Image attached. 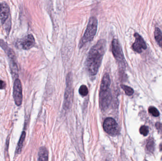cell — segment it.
I'll use <instances>...</instances> for the list:
<instances>
[{
  "instance_id": "1",
  "label": "cell",
  "mask_w": 162,
  "mask_h": 161,
  "mask_svg": "<svg viewBox=\"0 0 162 161\" xmlns=\"http://www.w3.org/2000/svg\"><path fill=\"white\" fill-rule=\"evenodd\" d=\"M106 41L99 40L90 50L85 60V66L90 76H95L98 73L106 50Z\"/></svg>"
},
{
  "instance_id": "8",
  "label": "cell",
  "mask_w": 162,
  "mask_h": 161,
  "mask_svg": "<svg viewBox=\"0 0 162 161\" xmlns=\"http://www.w3.org/2000/svg\"><path fill=\"white\" fill-rule=\"evenodd\" d=\"M134 37L135 41L132 45L133 50L138 53H141L143 49L145 50L147 49V45L143 38L138 33H135Z\"/></svg>"
},
{
  "instance_id": "16",
  "label": "cell",
  "mask_w": 162,
  "mask_h": 161,
  "mask_svg": "<svg viewBox=\"0 0 162 161\" xmlns=\"http://www.w3.org/2000/svg\"><path fill=\"white\" fill-rule=\"evenodd\" d=\"M121 87H122V89L124 91L125 94L127 95L130 96V95H132L134 94V90L130 87L125 85H122Z\"/></svg>"
},
{
  "instance_id": "9",
  "label": "cell",
  "mask_w": 162,
  "mask_h": 161,
  "mask_svg": "<svg viewBox=\"0 0 162 161\" xmlns=\"http://www.w3.org/2000/svg\"><path fill=\"white\" fill-rule=\"evenodd\" d=\"M10 9L8 4L5 3L0 4V20L3 24L8 18Z\"/></svg>"
},
{
  "instance_id": "11",
  "label": "cell",
  "mask_w": 162,
  "mask_h": 161,
  "mask_svg": "<svg viewBox=\"0 0 162 161\" xmlns=\"http://www.w3.org/2000/svg\"><path fill=\"white\" fill-rule=\"evenodd\" d=\"M38 161H48V153L46 147H41L39 149Z\"/></svg>"
},
{
  "instance_id": "5",
  "label": "cell",
  "mask_w": 162,
  "mask_h": 161,
  "mask_svg": "<svg viewBox=\"0 0 162 161\" xmlns=\"http://www.w3.org/2000/svg\"><path fill=\"white\" fill-rule=\"evenodd\" d=\"M112 52L113 56L119 64L124 65L125 60L123 51L120 43L117 39H114L112 42Z\"/></svg>"
},
{
  "instance_id": "17",
  "label": "cell",
  "mask_w": 162,
  "mask_h": 161,
  "mask_svg": "<svg viewBox=\"0 0 162 161\" xmlns=\"http://www.w3.org/2000/svg\"><path fill=\"white\" fill-rule=\"evenodd\" d=\"M79 93L82 97L86 96L88 94V89L87 87L84 85H81L79 89Z\"/></svg>"
},
{
  "instance_id": "12",
  "label": "cell",
  "mask_w": 162,
  "mask_h": 161,
  "mask_svg": "<svg viewBox=\"0 0 162 161\" xmlns=\"http://www.w3.org/2000/svg\"><path fill=\"white\" fill-rule=\"evenodd\" d=\"M26 137L25 131H23L20 137V139L19 140L18 143L17 144V147L16 149L15 153L16 154H20L22 151L23 145Z\"/></svg>"
},
{
  "instance_id": "3",
  "label": "cell",
  "mask_w": 162,
  "mask_h": 161,
  "mask_svg": "<svg viewBox=\"0 0 162 161\" xmlns=\"http://www.w3.org/2000/svg\"><path fill=\"white\" fill-rule=\"evenodd\" d=\"M98 28V20L95 17L90 18L86 29L79 44V47L82 48L84 45L91 42L96 34Z\"/></svg>"
},
{
  "instance_id": "10",
  "label": "cell",
  "mask_w": 162,
  "mask_h": 161,
  "mask_svg": "<svg viewBox=\"0 0 162 161\" xmlns=\"http://www.w3.org/2000/svg\"><path fill=\"white\" fill-rule=\"evenodd\" d=\"M35 43V39L32 35H29L24 38L23 40V49L25 50H29L34 45Z\"/></svg>"
},
{
  "instance_id": "20",
  "label": "cell",
  "mask_w": 162,
  "mask_h": 161,
  "mask_svg": "<svg viewBox=\"0 0 162 161\" xmlns=\"http://www.w3.org/2000/svg\"><path fill=\"white\" fill-rule=\"evenodd\" d=\"M6 86V83L4 81L0 80V89H5Z\"/></svg>"
},
{
  "instance_id": "19",
  "label": "cell",
  "mask_w": 162,
  "mask_h": 161,
  "mask_svg": "<svg viewBox=\"0 0 162 161\" xmlns=\"http://www.w3.org/2000/svg\"><path fill=\"white\" fill-rule=\"evenodd\" d=\"M140 133L142 135L144 136H147L149 132V129L147 126H141L139 129Z\"/></svg>"
},
{
  "instance_id": "14",
  "label": "cell",
  "mask_w": 162,
  "mask_h": 161,
  "mask_svg": "<svg viewBox=\"0 0 162 161\" xmlns=\"http://www.w3.org/2000/svg\"><path fill=\"white\" fill-rule=\"evenodd\" d=\"M10 67L13 77H15L17 78L18 76V69L15 62L13 60H11V63H10Z\"/></svg>"
},
{
  "instance_id": "21",
  "label": "cell",
  "mask_w": 162,
  "mask_h": 161,
  "mask_svg": "<svg viewBox=\"0 0 162 161\" xmlns=\"http://www.w3.org/2000/svg\"><path fill=\"white\" fill-rule=\"evenodd\" d=\"M156 126V127H157V129H159V130H161V131L162 132V124L161 123H157L155 125Z\"/></svg>"
},
{
  "instance_id": "15",
  "label": "cell",
  "mask_w": 162,
  "mask_h": 161,
  "mask_svg": "<svg viewBox=\"0 0 162 161\" xmlns=\"http://www.w3.org/2000/svg\"><path fill=\"white\" fill-rule=\"evenodd\" d=\"M146 148L147 150L150 152H153L154 151L155 149V142H154L153 139L152 138L148 139L147 141V145H146Z\"/></svg>"
},
{
  "instance_id": "13",
  "label": "cell",
  "mask_w": 162,
  "mask_h": 161,
  "mask_svg": "<svg viewBox=\"0 0 162 161\" xmlns=\"http://www.w3.org/2000/svg\"><path fill=\"white\" fill-rule=\"evenodd\" d=\"M155 38L160 47L162 48V33L159 28H155L154 33Z\"/></svg>"
},
{
  "instance_id": "7",
  "label": "cell",
  "mask_w": 162,
  "mask_h": 161,
  "mask_svg": "<svg viewBox=\"0 0 162 161\" xmlns=\"http://www.w3.org/2000/svg\"><path fill=\"white\" fill-rule=\"evenodd\" d=\"M13 97L17 106H20L23 102V90L21 82L19 79H16L13 85Z\"/></svg>"
},
{
  "instance_id": "2",
  "label": "cell",
  "mask_w": 162,
  "mask_h": 161,
  "mask_svg": "<svg viewBox=\"0 0 162 161\" xmlns=\"http://www.w3.org/2000/svg\"><path fill=\"white\" fill-rule=\"evenodd\" d=\"M110 84V75L108 73H106L102 77L100 89V107L102 111H106L108 109L112 102Z\"/></svg>"
},
{
  "instance_id": "6",
  "label": "cell",
  "mask_w": 162,
  "mask_h": 161,
  "mask_svg": "<svg viewBox=\"0 0 162 161\" xmlns=\"http://www.w3.org/2000/svg\"><path fill=\"white\" fill-rule=\"evenodd\" d=\"M103 126L104 131L110 136H115L118 134L119 126L113 118H106L104 122Z\"/></svg>"
},
{
  "instance_id": "4",
  "label": "cell",
  "mask_w": 162,
  "mask_h": 161,
  "mask_svg": "<svg viewBox=\"0 0 162 161\" xmlns=\"http://www.w3.org/2000/svg\"><path fill=\"white\" fill-rule=\"evenodd\" d=\"M73 78L71 73H69L66 80V89L64 94V108L68 109L72 105L73 97Z\"/></svg>"
},
{
  "instance_id": "18",
  "label": "cell",
  "mask_w": 162,
  "mask_h": 161,
  "mask_svg": "<svg viewBox=\"0 0 162 161\" xmlns=\"http://www.w3.org/2000/svg\"><path fill=\"white\" fill-rule=\"evenodd\" d=\"M148 112L153 116L158 117L159 116V112L157 108L154 106H150L148 109Z\"/></svg>"
},
{
  "instance_id": "22",
  "label": "cell",
  "mask_w": 162,
  "mask_h": 161,
  "mask_svg": "<svg viewBox=\"0 0 162 161\" xmlns=\"http://www.w3.org/2000/svg\"><path fill=\"white\" fill-rule=\"evenodd\" d=\"M159 149L160 150L162 151V143H161V144L160 145Z\"/></svg>"
}]
</instances>
